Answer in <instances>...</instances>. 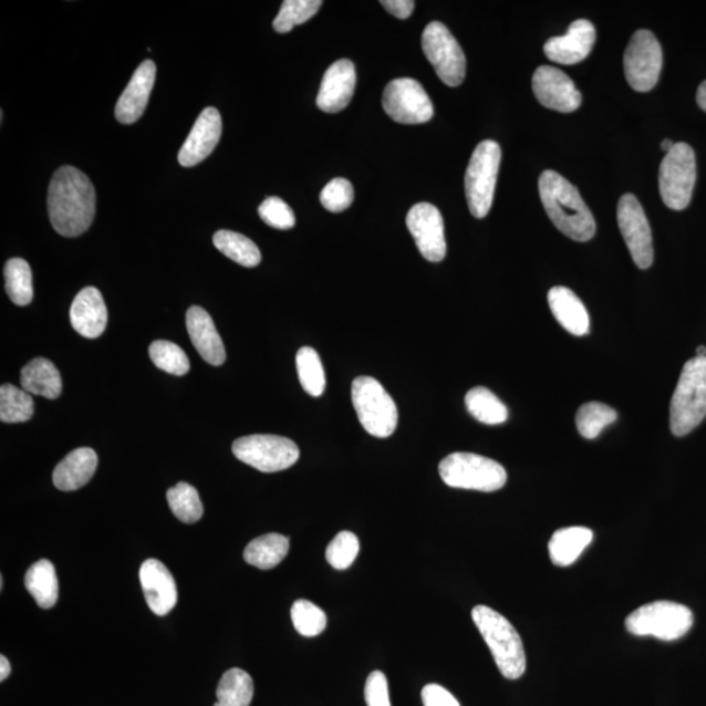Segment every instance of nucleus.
<instances>
[{
    "label": "nucleus",
    "instance_id": "f257e3e1",
    "mask_svg": "<svg viewBox=\"0 0 706 706\" xmlns=\"http://www.w3.org/2000/svg\"><path fill=\"white\" fill-rule=\"evenodd\" d=\"M48 211L55 232L63 237L83 235L96 215V191L91 179L74 167L58 169L49 186Z\"/></svg>",
    "mask_w": 706,
    "mask_h": 706
},
{
    "label": "nucleus",
    "instance_id": "f03ea898",
    "mask_svg": "<svg viewBox=\"0 0 706 706\" xmlns=\"http://www.w3.org/2000/svg\"><path fill=\"white\" fill-rule=\"evenodd\" d=\"M539 194L547 215L561 233L579 242L593 239L595 219L578 187L559 173L546 170L539 177Z\"/></svg>",
    "mask_w": 706,
    "mask_h": 706
},
{
    "label": "nucleus",
    "instance_id": "7ed1b4c3",
    "mask_svg": "<svg viewBox=\"0 0 706 706\" xmlns=\"http://www.w3.org/2000/svg\"><path fill=\"white\" fill-rule=\"evenodd\" d=\"M471 616L500 673L510 681L521 678L526 669V654L515 626L506 616L485 604L475 606Z\"/></svg>",
    "mask_w": 706,
    "mask_h": 706
},
{
    "label": "nucleus",
    "instance_id": "20e7f679",
    "mask_svg": "<svg viewBox=\"0 0 706 706\" xmlns=\"http://www.w3.org/2000/svg\"><path fill=\"white\" fill-rule=\"evenodd\" d=\"M706 416V357H694L683 366L669 405V428L676 437L687 436Z\"/></svg>",
    "mask_w": 706,
    "mask_h": 706
},
{
    "label": "nucleus",
    "instance_id": "39448f33",
    "mask_svg": "<svg viewBox=\"0 0 706 706\" xmlns=\"http://www.w3.org/2000/svg\"><path fill=\"white\" fill-rule=\"evenodd\" d=\"M446 486L480 492L499 491L506 486V468L496 460L473 453H453L438 466Z\"/></svg>",
    "mask_w": 706,
    "mask_h": 706
},
{
    "label": "nucleus",
    "instance_id": "423d86ee",
    "mask_svg": "<svg viewBox=\"0 0 706 706\" xmlns=\"http://www.w3.org/2000/svg\"><path fill=\"white\" fill-rule=\"evenodd\" d=\"M694 614L684 604L657 601L644 604L625 619V629L635 636L662 641L682 638L693 629Z\"/></svg>",
    "mask_w": 706,
    "mask_h": 706
},
{
    "label": "nucleus",
    "instance_id": "0eeeda50",
    "mask_svg": "<svg viewBox=\"0 0 706 706\" xmlns=\"http://www.w3.org/2000/svg\"><path fill=\"white\" fill-rule=\"evenodd\" d=\"M352 403L367 434L391 437L398 425V408L391 394L373 377H357L352 384Z\"/></svg>",
    "mask_w": 706,
    "mask_h": 706
},
{
    "label": "nucleus",
    "instance_id": "6e6552de",
    "mask_svg": "<svg viewBox=\"0 0 706 706\" xmlns=\"http://www.w3.org/2000/svg\"><path fill=\"white\" fill-rule=\"evenodd\" d=\"M501 148L494 141H485L475 148L465 177L466 199L475 218H486L494 204Z\"/></svg>",
    "mask_w": 706,
    "mask_h": 706
},
{
    "label": "nucleus",
    "instance_id": "1a4fd4ad",
    "mask_svg": "<svg viewBox=\"0 0 706 706\" xmlns=\"http://www.w3.org/2000/svg\"><path fill=\"white\" fill-rule=\"evenodd\" d=\"M696 156L687 143H675L660 168V191L664 204L675 211L687 208L696 184Z\"/></svg>",
    "mask_w": 706,
    "mask_h": 706
},
{
    "label": "nucleus",
    "instance_id": "9d476101",
    "mask_svg": "<svg viewBox=\"0 0 706 706\" xmlns=\"http://www.w3.org/2000/svg\"><path fill=\"white\" fill-rule=\"evenodd\" d=\"M235 457L261 473L287 470L298 463L300 449L292 439L276 435H250L236 439Z\"/></svg>",
    "mask_w": 706,
    "mask_h": 706
},
{
    "label": "nucleus",
    "instance_id": "9b49d317",
    "mask_svg": "<svg viewBox=\"0 0 706 706\" xmlns=\"http://www.w3.org/2000/svg\"><path fill=\"white\" fill-rule=\"evenodd\" d=\"M422 46L436 74L446 85L458 86L464 83L466 56L448 27L439 21L425 27Z\"/></svg>",
    "mask_w": 706,
    "mask_h": 706
},
{
    "label": "nucleus",
    "instance_id": "f8f14e48",
    "mask_svg": "<svg viewBox=\"0 0 706 706\" xmlns=\"http://www.w3.org/2000/svg\"><path fill=\"white\" fill-rule=\"evenodd\" d=\"M664 54L657 38L646 29L632 35L624 54L626 82L637 92H650L660 81Z\"/></svg>",
    "mask_w": 706,
    "mask_h": 706
},
{
    "label": "nucleus",
    "instance_id": "ddd939ff",
    "mask_svg": "<svg viewBox=\"0 0 706 706\" xmlns=\"http://www.w3.org/2000/svg\"><path fill=\"white\" fill-rule=\"evenodd\" d=\"M384 111L395 122L421 125L434 117V104L419 82L409 77L388 83L382 96Z\"/></svg>",
    "mask_w": 706,
    "mask_h": 706
},
{
    "label": "nucleus",
    "instance_id": "4468645a",
    "mask_svg": "<svg viewBox=\"0 0 706 706\" xmlns=\"http://www.w3.org/2000/svg\"><path fill=\"white\" fill-rule=\"evenodd\" d=\"M617 222L637 268L650 269L654 259L652 229L643 206L633 194H624L619 200Z\"/></svg>",
    "mask_w": 706,
    "mask_h": 706
},
{
    "label": "nucleus",
    "instance_id": "2eb2a0df",
    "mask_svg": "<svg viewBox=\"0 0 706 706\" xmlns=\"http://www.w3.org/2000/svg\"><path fill=\"white\" fill-rule=\"evenodd\" d=\"M407 228L421 255L429 262H442L446 256L445 227L442 212L430 204H417L407 215Z\"/></svg>",
    "mask_w": 706,
    "mask_h": 706
},
{
    "label": "nucleus",
    "instance_id": "dca6fc26",
    "mask_svg": "<svg viewBox=\"0 0 706 706\" xmlns=\"http://www.w3.org/2000/svg\"><path fill=\"white\" fill-rule=\"evenodd\" d=\"M532 91L539 103L551 111L572 113L582 104V96L564 71L540 66L532 76Z\"/></svg>",
    "mask_w": 706,
    "mask_h": 706
},
{
    "label": "nucleus",
    "instance_id": "f3484780",
    "mask_svg": "<svg viewBox=\"0 0 706 706\" xmlns=\"http://www.w3.org/2000/svg\"><path fill=\"white\" fill-rule=\"evenodd\" d=\"M221 115L215 107H206L179 149L178 162L185 168L196 167L214 153L221 138Z\"/></svg>",
    "mask_w": 706,
    "mask_h": 706
},
{
    "label": "nucleus",
    "instance_id": "a211bd4d",
    "mask_svg": "<svg viewBox=\"0 0 706 706\" xmlns=\"http://www.w3.org/2000/svg\"><path fill=\"white\" fill-rule=\"evenodd\" d=\"M139 579L149 610L158 616L168 615L176 608L178 598L169 569L162 561L148 559L141 567Z\"/></svg>",
    "mask_w": 706,
    "mask_h": 706
},
{
    "label": "nucleus",
    "instance_id": "6ab92c4d",
    "mask_svg": "<svg viewBox=\"0 0 706 706\" xmlns=\"http://www.w3.org/2000/svg\"><path fill=\"white\" fill-rule=\"evenodd\" d=\"M596 40L595 27L589 20L580 19L569 27L567 34L546 42L544 54L560 64H575L586 60Z\"/></svg>",
    "mask_w": 706,
    "mask_h": 706
},
{
    "label": "nucleus",
    "instance_id": "aec40b11",
    "mask_svg": "<svg viewBox=\"0 0 706 706\" xmlns=\"http://www.w3.org/2000/svg\"><path fill=\"white\" fill-rule=\"evenodd\" d=\"M356 71L349 60L336 61L325 72L316 106L325 113H340L349 106L355 93Z\"/></svg>",
    "mask_w": 706,
    "mask_h": 706
},
{
    "label": "nucleus",
    "instance_id": "412c9836",
    "mask_svg": "<svg viewBox=\"0 0 706 706\" xmlns=\"http://www.w3.org/2000/svg\"><path fill=\"white\" fill-rule=\"evenodd\" d=\"M156 79V64L144 61L134 72L132 81L115 105V118L122 125H132L138 121L148 105Z\"/></svg>",
    "mask_w": 706,
    "mask_h": 706
},
{
    "label": "nucleus",
    "instance_id": "4be33fe9",
    "mask_svg": "<svg viewBox=\"0 0 706 706\" xmlns=\"http://www.w3.org/2000/svg\"><path fill=\"white\" fill-rule=\"evenodd\" d=\"M70 320L76 333L89 340H96L104 334L107 309L97 288L86 287L76 294L71 305Z\"/></svg>",
    "mask_w": 706,
    "mask_h": 706
},
{
    "label": "nucleus",
    "instance_id": "5701e85b",
    "mask_svg": "<svg viewBox=\"0 0 706 706\" xmlns=\"http://www.w3.org/2000/svg\"><path fill=\"white\" fill-rule=\"evenodd\" d=\"M187 333L194 347L206 363L220 366L226 363L227 353L221 336L216 330L211 315L204 308L191 307L186 314Z\"/></svg>",
    "mask_w": 706,
    "mask_h": 706
},
{
    "label": "nucleus",
    "instance_id": "b1692460",
    "mask_svg": "<svg viewBox=\"0 0 706 706\" xmlns=\"http://www.w3.org/2000/svg\"><path fill=\"white\" fill-rule=\"evenodd\" d=\"M97 465L98 458L95 450L75 449L56 465L53 474L54 486L64 492L76 491L90 482L96 473Z\"/></svg>",
    "mask_w": 706,
    "mask_h": 706
},
{
    "label": "nucleus",
    "instance_id": "393cba45",
    "mask_svg": "<svg viewBox=\"0 0 706 706\" xmlns=\"http://www.w3.org/2000/svg\"><path fill=\"white\" fill-rule=\"evenodd\" d=\"M549 304L554 319L568 333L575 336L589 333L590 320L586 308L569 288L553 287L549 292Z\"/></svg>",
    "mask_w": 706,
    "mask_h": 706
},
{
    "label": "nucleus",
    "instance_id": "a878e982",
    "mask_svg": "<svg viewBox=\"0 0 706 706\" xmlns=\"http://www.w3.org/2000/svg\"><path fill=\"white\" fill-rule=\"evenodd\" d=\"M21 388L28 394L41 395L43 398L56 399L62 393L60 371L48 359H33L20 374Z\"/></svg>",
    "mask_w": 706,
    "mask_h": 706
},
{
    "label": "nucleus",
    "instance_id": "bb28decb",
    "mask_svg": "<svg viewBox=\"0 0 706 706\" xmlns=\"http://www.w3.org/2000/svg\"><path fill=\"white\" fill-rule=\"evenodd\" d=\"M593 531L582 526L558 530L549 543L552 563L559 567L573 564L593 542Z\"/></svg>",
    "mask_w": 706,
    "mask_h": 706
},
{
    "label": "nucleus",
    "instance_id": "cd10ccee",
    "mask_svg": "<svg viewBox=\"0 0 706 706\" xmlns=\"http://www.w3.org/2000/svg\"><path fill=\"white\" fill-rule=\"evenodd\" d=\"M288 551H290V539L272 532V534L251 540L245 549L243 559L248 564L268 571L282 563Z\"/></svg>",
    "mask_w": 706,
    "mask_h": 706
},
{
    "label": "nucleus",
    "instance_id": "c85d7f7f",
    "mask_svg": "<svg viewBox=\"0 0 706 706\" xmlns=\"http://www.w3.org/2000/svg\"><path fill=\"white\" fill-rule=\"evenodd\" d=\"M25 588L41 609H52L60 594V585L52 561L40 560L28 569Z\"/></svg>",
    "mask_w": 706,
    "mask_h": 706
},
{
    "label": "nucleus",
    "instance_id": "c756f323",
    "mask_svg": "<svg viewBox=\"0 0 706 706\" xmlns=\"http://www.w3.org/2000/svg\"><path fill=\"white\" fill-rule=\"evenodd\" d=\"M214 245L222 255L243 268H257L261 263V251L247 236L222 229L214 235Z\"/></svg>",
    "mask_w": 706,
    "mask_h": 706
},
{
    "label": "nucleus",
    "instance_id": "7c9ffc66",
    "mask_svg": "<svg viewBox=\"0 0 706 706\" xmlns=\"http://www.w3.org/2000/svg\"><path fill=\"white\" fill-rule=\"evenodd\" d=\"M216 696L214 706H249L255 696L253 679L241 668H230L221 676Z\"/></svg>",
    "mask_w": 706,
    "mask_h": 706
},
{
    "label": "nucleus",
    "instance_id": "2f4dec72",
    "mask_svg": "<svg viewBox=\"0 0 706 706\" xmlns=\"http://www.w3.org/2000/svg\"><path fill=\"white\" fill-rule=\"evenodd\" d=\"M468 413L478 422L487 425H499L508 421V408L487 387H474L466 394Z\"/></svg>",
    "mask_w": 706,
    "mask_h": 706
},
{
    "label": "nucleus",
    "instance_id": "473e14b6",
    "mask_svg": "<svg viewBox=\"0 0 706 706\" xmlns=\"http://www.w3.org/2000/svg\"><path fill=\"white\" fill-rule=\"evenodd\" d=\"M6 292L19 307H27L33 300V277L31 266L24 259L12 258L4 268Z\"/></svg>",
    "mask_w": 706,
    "mask_h": 706
},
{
    "label": "nucleus",
    "instance_id": "72a5a7b5",
    "mask_svg": "<svg viewBox=\"0 0 706 706\" xmlns=\"http://www.w3.org/2000/svg\"><path fill=\"white\" fill-rule=\"evenodd\" d=\"M34 402L31 394L11 384L0 387V421L7 424L32 419Z\"/></svg>",
    "mask_w": 706,
    "mask_h": 706
},
{
    "label": "nucleus",
    "instance_id": "f704fd0d",
    "mask_svg": "<svg viewBox=\"0 0 706 706\" xmlns=\"http://www.w3.org/2000/svg\"><path fill=\"white\" fill-rule=\"evenodd\" d=\"M169 508L179 521L196 523L204 516V503L196 488L187 482H178L167 492Z\"/></svg>",
    "mask_w": 706,
    "mask_h": 706
},
{
    "label": "nucleus",
    "instance_id": "c9c22d12",
    "mask_svg": "<svg viewBox=\"0 0 706 706\" xmlns=\"http://www.w3.org/2000/svg\"><path fill=\"white\" fill-rule=\"evenodd\" d=\"M297 366L302 388L312 396L325 392L326 376L319 353L312 347H302L298 352Z\"/></svg>",
    "mask_w": 706,
    "mask_h": 706
},
{
    "label": "nucleus",
    "instance_id": "e433bc0d",
    "mask_svg": "<svg viewBox=\"0 0 706 706\" xmlns=\"http://www.w3.org/2000/svg\"><path fill=\"white\" fill-rule=\"evenodd\" d=\"M616 419L617 414L614 408L600 402H590L580 407L575 424L582 437L594 439Z\"/></svg>",
    "mask_w": 706,
    "mask_h": 706
},
{
    "label": "nucleus",
    "instance_id": "4c0bfd02",
    "mask_svg": "<svg viewBox=\"0 0 706 706\" xmlns=\"http://www.w3.org/2000/svg\"><path fill=\"white\" fill-rule=\"evenodd\" d=\"M320 0H285L282 9L273 20V29L278 33L291 32L293 27L304 24L320 11Z\"/></svg>",
    "mask_w": 706,
    "mask_h": 706
},
{
    "label": "nucleus",
    "instance_id": "58836bf2",
    "mask_svg": "<svg viewBox=\"0 0 706 706\" xmlns=\"http://www.w3.org/2000/svg\"><path fill=\"white\" fill-rule=\"evenodd\" d=\"M149 357L164 372L185 376L190 371V362L179 345L168 341H156L149 345Z\"/></svg>",
    "mask_w": 706,
    "mask_h": 706
},
{
    "label": "nucleus",
    "instance_id": "ea45409f",
    "mask_svg": "<svg viewBox=\"0 0 706 706\" xmlns=\"http://www.w3.org/2000/svg\"><path fill=\"white\" fill-rule=\"evenodd\" d=\"M291 617L294 630L305 637L321 635L328 624L325 612L319 606H315L314 603L305 600H299L293 603Z\"/></svg>",
    "mask_w": 706,
    "mask_h": 706
},
{
    "label": "nucleus",
    "instance_id": "a19ab883",
    "mask_svg": "<svg viewBox=\"0 0 706 706\" xmlns=\"http://www.w3.org/2000/svg\"><path fill=\"white\" fill-rule=\"evenodd\" d=\"M360 551L359 539L351 531H341L328 547L326 559L329 564L338 571L350 568L357 558Z\"/></svg>",
    "mask_w": 706,
    "mask_h": 706
},
{
    "label": "nucleus",
    "instance_id": "79ce46f5",
    "mask_svg": "<svg viewBox=\"0 0 706 706\" xmlns=\"http://www.w3.org/2000/svg\"><path fill=\"white\" fill-rule=\"evenodd\" d=\"M353 198V187L349 179L334 178L323 187L320 200L323 207L330 212H343L351 207Z\"/></svg>",
    "mask_w": 706,
    "mask_h": 706
},
{
    "label": "nucleus",
    "instance_id": "37998d69",
    "mask_svg": "<svg viewBox=\"0 0 706 706\" xmlns=\"http://www.w3.org/2000/svg\"><path fill=\"white\" fill-rule=\"evenodd\" d=\"M259 216L266 225L277 229H291L297 225L292 208L283 199L270 197L258 208Z\"/></svg>",
    "mask_w": 706,
    "mask_h": 706
},
{
    "label": "nucleus",
    "instance_id": "c03bdc74",
    "mask_svg": "<svg viewBox=\"0 0 706 706\" xmlns=\"http://www.w3.org/2000/svg\"><path fill=\"white\" fill-rule=\"evenodd\" d=\"M365 702L367 706H392L387 679L384 673L373 672L367 676Z\"/></svg>",
    "mask_w": 706,
    "mask_h": 706
},
{
    "label": "nucleus",
    "instance_id": "a18cd8bd",
    "mask_svg": "<svg viewBox=\"0 0 706 706\" xmlns=\"http://www.w3.org/2000/svg\"><path fill=\"white\" fill-rule=\"evenodd\" d=\"M424 706H460L448 689L438 684H427L422 691Z\"/></svg>",
    "mask_w": 706,
    "mask_h": 706
},
{
    "label": "nucleus",
    "instance_id": "49530a36",
    "mask_svg": "<svg viewBox=\"0 0 706 706\" xmlns=\"http://www.w3.org/2000/svg\"><path fill=\"white\" fill-rule=\"evenodd\" d=\"M381 4L384 6L387 12L398 19H408L415 9L413 0H384Z\"/></svg>",
    "mask_w": 706,
    "mask_h": 706
},
{
    "label": "nucleus",
    "instance_id": "de8ad7c7",
    "mask_svg": "<svg viewBox=\"0 0 706 706\" xmlns=\"http://www.w3.org/2000/svg\"><path fill=\"white\" fill-rule=\"evenodd\" d=\"M10 674V662L4 657V655H2V657H0V681L4 682L7 678H9Z\"/></svg>",
    "mask_w": 706,
    "mask_h": 706
},
{
    "label": "nucleus",
    "instance_id": "09e8293b",
    "mask_svg": "<svg viewBox=\"0 0 706 706\" xmlns=\"http://www.w3.org/2000/svg\"><path fill=\"white\" fill-rule=\"evenodd\" d=\"M697 104L702 107V110L706 113V81L698 86L697 90Z\"/></svg>",
    "mask_w": 706,
    "mask_h": 706
},
{
    "label": "nucleus",
    "instance_id": "8fccbe9b",
    "mask_svg": "<svg viewBox=\"0 0 706 706\" xmlns=\"http://www.w3.org/2000/svg\"><path fill=\"white\" fill-rule=\"evenodd\" d=\"M675 146V143L673 141L669 139H665L664 142H662L661 144V148L665 150V153H669V150H672Z\"/></svg>",
    "mask_w": 706,
    "mask_h": 706
},
{
    "label": "nucleus",
    "instance_id": "3c124183",
    "mask_svg": "<svg viewBox=\"0 0 706 706\" xmlns=\"http://www.w3.org/2000/svg\"><path fill=\"white\" fill-rule=\"evenodd\" d=\"M696 352H697V357H706L705 345H700V347H697Z\"/></svg>",
    "mask_w": 706,
    "mask_h": 706
}]
</instances>
